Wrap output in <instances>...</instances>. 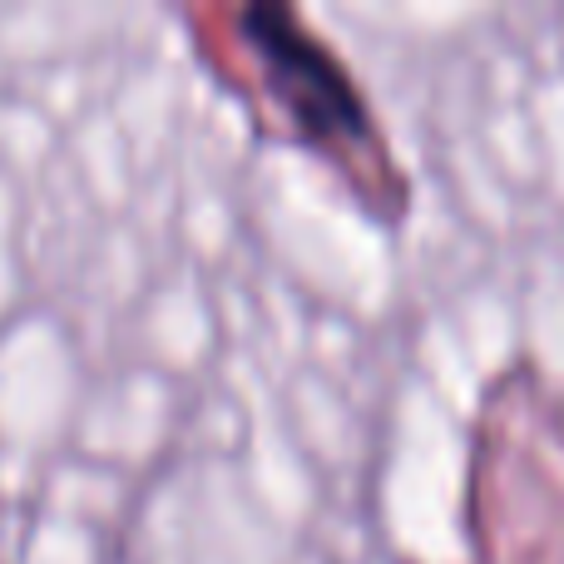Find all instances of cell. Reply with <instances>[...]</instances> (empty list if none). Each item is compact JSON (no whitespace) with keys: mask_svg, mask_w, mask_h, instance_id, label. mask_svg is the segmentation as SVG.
I'll use <instances>...</instances> for the list:
<instances>
[{"mask_svg":"<svg viewBox=\"0 0 564 564\" xmlns=\"http://www.w3.org/2000/svg\"><path fill=\"white\" fill-rule=\"evenodd\" d=\"M243 30H248V40H253V50L263 55L288 115L297 119L312 139H357L361 129H367L357 89L347 85L337 59H332L288 10H273V6L243 10Z\"/></svg>","mask_w":564,"mask_h":564,"instance_id":"1","label":"cell"}]
</instances>
